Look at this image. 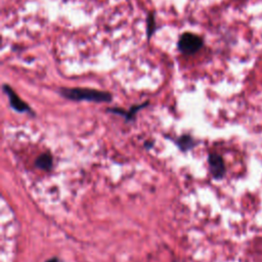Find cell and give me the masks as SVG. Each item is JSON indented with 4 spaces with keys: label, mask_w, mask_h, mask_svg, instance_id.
<instances>
[{
    "label": "cell",
    "mask_w": 262,
    "mask_h": 262,
    "mask_svg": "<svg viewBox=\"0 0 262 262\" xmlns=\"http://www.w3.org/2000/svg\"><path fill=\"white\" fill-rule=\"evenodd\" d=\"M45 262H58V259H57V258H55V257H53V258H51V259L46 260Z\"/></svg>",
    "instance_id": "9c48e42d"
},
{
    "label": "cell",
    "mask_w": 262,
    "mask_h": 262,
    "mask_svg": "<svg viewBox=\"0 0 262 262\" xmlns=\"http://www.w3.org/2000/svg\"><path fill=\"white\" fill-rule=\"evenodd\" d=\"M176 143H177V145L180 147V149L182 151H186V150L191 149L196 144V141L192 138V136L185 134V135L180 136L177 139Z\"/></svg>",
    "instance_id": "52a82bcc"
},
{
    "label": "cell",
    "mask_w": 262,
    "mask_h": 262,
    "mask_svg": "<svg viewBox=\"0 0 262 262\" xmlns=\"http://www.w3.org/2000/svg\"><path fill=\"white\" fill-rule=\"evenodd\" d=\"M156 31V20H155V16H154V13H149L148 16H147V29H146V32H147V39H149L152 34L155 33Z\"/></svg>",
    "instance_id": "ba28073f"
},
{
    "label": "cell",
    "mask_w": 262,
    "mask_h": 262,
    "mask_svg": "<svg viewBox=\"0 0 262 262\" xmlns=\"http://www.w3.org/2000/svg\"><path fill=\"white\" fill-rule=\"evenodd\" d=\"M58 93L69 100L74 101H93V102H111L113 96L107 91H101L91 88H66L58 89Z\"/></svg>",
    "instance_id": "6da1fadb"
},
{
    "label": "cell",
    "mask_w": 262,
    "mask_h": 262,
    "mask_svg": "<svg viewBox=\"0 0 262 262\" xmlns=\"http://www.w3.org/2000/svg\"><path fill=\"white\" fill-rule=\"evenodd\" d=\"M3 91L7 95L8 99H9V104L14 111H16L18 113H29L31 115L34 114L32 108L30 107V105L27 102H25L24 100H21L19 98V96L13 91V89L9 85L4 84Z\"/></svg>",
    "instance_id": "3957f363"
},
{
    "label": "cell",
    "mask_w": 262,
    "mask_h": 262,
    "mask_svg": "<svg viewBox=\"0 0 262 262\" xmlns=\"http://www.w3.org/2000/svg\"><path fill=\"white\" fill-rule=\"evenodd\" d=\"M147 104H148V101H145V102H143V103H141V104L134 105V106H132L128 112H126L125 110H122V108H118V107L107 108L106 111L110 112V113H113V114H117V115H120V116H124L125 119H126V121H131V120H133V118H134V116L136 115V113H137L139 110L145 107Z\"/></svg>",
    "instance_id": "5b68a950"
},
{
    "label": "cell",
    "mask_w": 262,
    "mask_h": 262,
    "mask_svg": "<svg viewBox=\"0 0 262 262\" xmlns=\"http://www.w3.org/2000/svg\"><path fill=\"white\" fill-rule=\"evenodd\" d=\"M203 45L204 40L201 36L191 32H184L179 37L177 48L181 53L185 55H191L196 53L203 47Z\"/></svg>",
    "instance_id": "7a4b0ae2"
},
{
    "label": "cell",
    "mask_w": 262,
    "mask_h": 262,
    "mask_svg": "<svg viewBox=\"0 0 262 262\" xmlns=\"http://www.w3.org/2000/svg\"><path fill=\"white\" fill-rule=\"evenodd\" d=\"M210 172L215 179H221L225 174V165L223 159L218 154H210L208 157Z\"/></svg>",
    "instance_id": "277c9868"
},
{
    "label": "cell",
    "mask_w": 262,
    "mask_h": 262,
    "mask_svg": "<svg viewBox=\"0 0 262 262\" xmlns=\"http://www.w3.org/2000/svg\"><path fill=\"white\" fill-rule=\"evenodd\" d=\"M35 166L44 171H50L53 166V158L51 154L44 152L41 154L35 161Z\"/></svg>",
    "instance_id": "8992f818"
}]
</instances>
